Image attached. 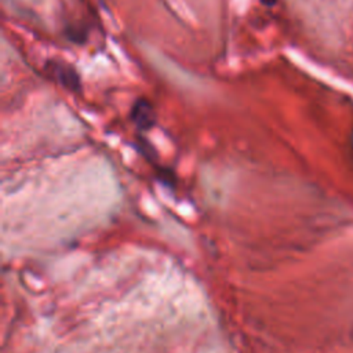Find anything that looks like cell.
I'll list each match as a JSON object with an SVG mask.
<instances>
[{"instance_id":"1","label":"cell","mask_w":353,"mask_h":353,"mask_svg":"<svg viewBox=\"0 0 353 353\" xmlns=\"http://www.w3.org/2000/svg\"><path fill=\"white\" fill-rule=\"evenodd\" d=\"M47 69L50 70V74L65 88L70 90V91H80V77L79 73L74 70L73 66L63 63V62H58V61H52L47 65Z\"/></svg>"},{"instance_id":"2","label":"cell","mask_w":353,"mask_h":353,"mask_svg":"<svg viewBox=\"0 0 353 353\" xmlns=\"http://www.w3.org/2000/svg\"><path fill=\"white\" fill-rule=\"evenodd\" d=\"M131 119L141 130H149L153 127L156 123V113L152 103L145 98L137 99L131 109Z\"/></svg>"},{"instance_id":"3","label":"cell","mask_w":353,"mask_h":353,"mask_svg":"<svg viewBox=\"0 0 353 353\" xmlns=\"http://www.w3.org/2000/svg\"><path fill=\"white\" fill-rule=\"evenodd\" d=\"M262 1V4H265V6H273L274 3H276V0H261Z\"/></svg>"}]
</instances>
